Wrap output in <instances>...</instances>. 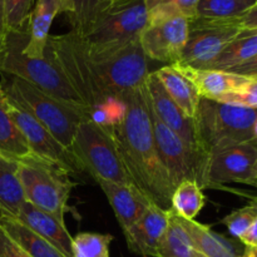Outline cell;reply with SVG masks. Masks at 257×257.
I'll return each instance as SVG.
<instances>
[{
  "label": "cell",
  "instance_id": "10",
  "mask_svg": "<svg viewBox=\"0 0 257 257\" xmlns=\"http://www.w3.org/2000/svg\"><path fill=\"white\" fill-rule=\"evenodd\" d=\"M241 32L242 28L238 18L225 20L191 19L187 43L180 60L175 64L205 69Z\"/></svg>",
  "mask_w": 257,
  "mask_h": 257
},
{
  "label": "cell",
  "instance_id": "20",
  "mask_svg": "<svg viewBox=\"0 0 257 257\" xmlns=\"http://www.w3.org/2000/svg\"><path fill=\"white\" fill-rule=\"evenodd\" d=\"M15 218L52 243L63 255L72 257L73 237L68 232L67 226L58 221L54 216L39 210L32 203L25 202Z\"/></svg>",
  "mask_w": 257,
  "mask_h": 257
},
{
  "label": "cell",
  "instance_id": "42",
  "mask_svg": "<svg viewBox=\"0 0 257 257\" xmlns=\"http://www.w3.org/2000/svg\"><path fill=\"white\" fill-rule=\"evenodd\" d=\"M132 2V0H103L105 7V13H108L109 10L114 9V8L122 7V5L127 4V3Z\"/></svg>",
  "mask_w": 257,
  "mask_h": 257
},
{
  "label": "cell",
  "instance_id": "2",
  "mask_svg": "<svg viewBox=\"0 0 257 257\" xmlns=\"http://www.w3.org/2000/svg\"><path fill=\"white\" fill-rule=\"evenodd\" d=\"M0 87L8 100L34 117L63 147L72 152L78 125L88 119L87 109L60 102L25 80L5 73Z\"/></svg>",
  "mask_w": 257,
  "mask_h": 257
},
{
  "label": "cell",
  "instance_id": "39",
  "mask_svg": "<svg viewBox=\"0 0 257 257\" xmlns=\"http://www.w3.org/2000/svg\"><path fill=\"white\" fill-rule=\"evenodd\" d=\"M230 72L236 73V74L245 75V77H253L257 78V55L253 58H251L250 60H247L243 64L238 65V67L233 68Z\"/></svg>",
  "mask_w": 257,
  "mask_h": 257
},
{
  "label": "cell",
  "instance_id": "45",
  "mask_svg": "<svg viewBox=\"0 0 257 257\" xmlns=\"http://www.w3.org/2000/svg\"><path fill=\"white\" fill-rule=\"evenodd\" d=\"M255 2H257V0H255Z\"/></svg>",
  "mask_w": 257,
  "mask_h": 257
},
{
  "label": "cell",
  "instance_id": "22",
  "mask_svg": "<svg viewBox=\"0 0 257 257\" xmlns=\"http://www.w3.org/2000/svg\"><path fill=\"white\" fill-rule=\"evenodd\" d=\"M180 221L196 250L203 257H241L242 252H238L235 243L211 230L210 226L182 217H180Z\"/></svg>",
  "mask_w": 257,
  "mask_h": 257
},
{
  "label": "cell",
  "instance_id": "33",
  "mask_svg": "<svg viewBox=\"0 0 257 257\" xmlns=\"http://www.w3.org/2000/svg\"><path fill=\"white\" fill-rule=\"evenodd\" d=\"M125 104L120 97H109L88 113V119L102 127H115L124 119Z\"/></svg>",
  "mask_w": 257,
  "mask_h": 257
},
{
  "label": "cell",
  "instance_id": "26",
  "mask_svg": "<svg viewBox=\"0 0 257 257\" xmlns=\"http://www.w3.org/2000/svg\"><path fill=\"white\" fill-rule=\"evenodd\" d=\"M255 55H257V28L242 29V32L205 69L230 72Z\"/></svg>",
  "mask_w": 257,
  "mask_h": 257
},
{
  "label": "cell",
  "instance_id": "41",
  "mask_svg": "<svg viewBox=\"0 0 257 257\" xmlns=\"http://www.w3.org/2000/svg\"><path fill=\"white\" fill-rule=\"evenodd\" d=\"M238 240L248 247H257V217L252 222V225L240 236Z\"/></svg>",
  "mask_w": 257,
  "mask_h": 257
},
{
  "label": "cell",
  "instance_id": "13",
  "mask_svg": "<svg viewBox=\"0 0 257 257\" xmlns=\"http://www.w3.org/2000/svg\"><path fill=\"white\" fill-rule=\"evenodd\" d=\"M190 33V20L168 17L148 20L140 35V43L147 59L175 64L180 60Z\"/></svg>",
  "mask_w": 257,
  "mask_h": 257
},
{
  "label": "cell",
  "instance_id": "11",
  "mask_svg": "<svg viewBox=\"0 0 257 257\" xmlns=\"http://www.w3.org/2000/svg\"><path fill=\"white\" fill-rule=\"evenodd\" d=\"M148 24L145 0H132L105 13L84 38L89 49L117 47L140 39Z\"/></svg>",
  "mask_w": 257,
  "mask_h": 257
},
{
  "label": "cell",
  "instance_id": "3",
  "mask_svg": "<svg viewBox=\"0 0 257 257\" xmlns=\"http://www.w3.org/2000/svg\"><path fill=\"white\" fill-rule=\"evenodd\" d=\"M257 109L201 98L195 115L198 147L210 153L253 142Z\"/></svg>",
  "mask_w": 257,
  "mask_h": 257
},
{
  "label": "cell",
  "instance_id": "30",
  "mask_svg": "<svg viewBox=\"0 0 257 257\" xmlns=\"http://www.w3.org/2000/svg\"><path fill=\"white\" fill-rule=\"evenodd\" d=\"M74 10L69 14L73 32L85 38L98 20L105 14L103 0H73Z\"/></svg>",
  "mask_w": 257,
  "mask_h": 257
},
{
  "label": "cell",
  "instance_id": "29",
  "mask_svg": "<svg viewBox=\"0 0 257 257\" xmlns=\"http://www.w3.org/2000/svg\"><path fill=\"white\" fill-rule=\"evenodd\" d=\"M257 4L255 0H200L196 18L201 19H235Z\"/></svg>",
  "mask_w": 257,
  "mask_h": 257
},
{
  "label": "cell",
  "instance_id": "7",
  "mask_svg": "<svg viewBox=\"0 0 257 257\" xmlns=\"http://www.w3.org/2000/svg\"><path fill=\"white\" fill-rule=\"evenodd\" d=\"M72 152L95 181H109L118 185L132 183L112 127H102L89 119L82 120L75 132Z\"/></svg>",
  "mask_w": 257,
  "mask_h": 257
},
{
  "label": "cell",
  "instance_id": "28",
  "mask_svg": "<svg viewBox=\"0 0 257 257\" xmlns=\"http://www.w3.org/2000/svg\"><path fill=\"white\" fill-rule=\"evenodd\" d=\"M205 203L206 196L195 181H183L178 183L171 198V208L185 220H195Z\"/></svg>",
  "mask_w": 257,
  "mask_h": 257
},
{
  "label": "cell",
  "instance_id": "35",
  "mask_svg": "<svg viewBox=\"0 0 257 257\" xmlns=\"http://www.w3.org/2000/svg\"><path fill=\"white\" fill-rule=\"evenodd\" d=\"M257 217V198L250 205L242 208L232 211L230 215L226 216L222 220V223L228 228L230 233L236 238L240 236L252 225Z\"/></svg>",
  "mask_w": 257,
  "mask_h": 257
},
{
  "label": "cell",
  "instance_id": "9",
  "mask_svg": "<svg viewBox=\"0 0 257 257\" xmlns=\"http://www.w3.org/2000/svg\"><path fill=\"white\" fill-rule=\"evenodd\" d=\"M150 109L158 153L173 187L176 188V186L183 181H195L202 190L208 188L207 153L188 146L165 123L161 122L157 114L153 112L152 105Z\"/></svg>",
  "mask_w": 257,
  "mask_h": 257
},
{
  "label": "cell",
  "instance_id": "37",
  "mask_svg": "<svg viewBox=\"0 0 257 257\" xmlns=\"http://www.w3.org/2000/svg\"><path fill=\"white\" fill-rule=\"evenodd\" d=\"M0 257H30L0 225Z\"/></svg>",
  "mask_w": 257,
  "mask_h": 257
},
{
  "label": "cell",
  "instance_id": "27",
  "mask_svg": "<svg viewBox=\"0 0 257 257\" xmlns=\"http://www.w3.org/2000/svg\"><path fill=\"white\" fill-rule=\"evenodd\" d=\"M170 225L157 248V257H203L196 250L177 213L171 208Z\"/></svg>",
  "mask_w": 257,
  "mask_h": 257
},
{
  "label": "cell",
  "instance_id": "24",
  "mask_svg": "<svg viewBox=\"0 0 257 257\" xmlns=\"http://www.w3.org/2000/svg\"><path fill=\"white\" fill-rule=\"evenodd\" d=\"M29 156V146L10 115L8 100L0 87V157L18 162Z\"/></svg>",
  "mask_w": 257,
  "mask_h": 257
},
{
  "label": "cell",
  "instance_id": "12",
  "mask_svg": "<svg viewBox=\"0 0 257 257\" xmlns=\"http://www.w3.org/2000/svg\"><path fill=\"white\" fill-rule=\"evenodd\" d=\"M208 188H223L226 183L240 182L257 187V145L241 143L208 155Z\"/></svg>",
  "mask_w": 257,
  "mask_h": 257
},
{
  "label": "cell",
  "instance_id": "36",
  "mask_svg": "<svg viewBox=\"0 0 257 257\" xmlns=\"http://www.w3.org/2000/svg\"><path fill=\"white\" fill-rule=\"evenodd\" d=\"M218 102L257 109V78L247 77L241 87H238L235 92L225 95Z\"/></svg>",
  "mask_w": 257,
  "mask_h": 257
},
{
  "label": "cell",
  "instance_id": "23",
  "mask_svg": "<svg viewBox=\"0 0 257 257\" xmlns=\"http://www.w3.org/2000/svg\"><path fill=\"white\" fill-rule=\"evenodd\" d=\"M25 202L18 162L0 157V215L17 217Z\"/></svg>",
  "mask_w": 257,
  "mask_h": 257
},
{
  "label": "cell",
  "instance_id": "21",
  "mask_svg": "<svg viewBox=\"0 0 257 257\" xmlns=\"http://www.w3.org/2000/svg\"><path fill=\"white\" fill-rule=\"evenodd\" d=\"M155 73L173 102L188 118L193 119L201 99L195 85L173 64L165 65Z\"/></svg>",
  "mask_w": 257,
  "mask_h": 257
},
{
  "label": "cell",
  "instance_id": "4",
  "mask_svg": "<svg viewBox=\"0 0 257 257\" xmlns=\"http://www.w3.org/2000/svg\"><path fill=\"white\" fill-rule=\"evenodd\" d=\"M28 38V29L24 32H9L4 55L0 60V72L20 78L50 97L73 107L87 109L89 113L49 55L45 54L44 59H34L24 54L23 50Z\"/></svg>",
  "mask_w": 257,
  "mask_h": 257
},
{
  "label": "cell",
  "instance_id": "32",
  "mask_svg": "<svg viewBox=\"0 0 257 257\" xmlns=\"http://www.w3.org/2000/svg\"><path fill=\"white\" fill-rule=\"evenodd\" d=\"M112 235L80 232L72 238V257H110Z\"/></svg>",
  "mask_w": 257,
  "mask_h": 257
},
{
  "label": "cell",
  "instance_id": "40",
  "mask_svg": "<svg viewBox=\"0 0 257 257\" xmlns=\"http://www.w3.org/2000/svg\"><path fill=\"white\" fill-rule=\"evenodd\" d=\"M238 23H240L242 29H255L257 28V4L253 5L251 9L243 15L238 18Z\"/></svg>",
  "mask_w": 257,
  "mask_h": 257
},
{
  "label": "cell",
  "instance_id": "14",
  "mask_svg": "<svg viewBox=\"0 0 257 257\" xmlns=\"http://www.w3.org/2000/svg\"><path fill=\"white\" fill-rule=\"evenodd\" d=\"M8 107H9V113L13 120L19 128L22 135L24 136L32 155L60 166L69 175L70 173L78 175V173L84 172V168L77 160V157L70 151L63 147L53 137L52 133L48 132L34 117H32L23 108L10 100H8Z\"/></svg>",
  "mask_w": 257,
  "mask_h": 257
},
{
  "label": "cell",
  "instance_id": "1",
  "mask_svg": "<svg viewBox=\"0 0 257 257\" xmlns=\"http://www.w3.org/2000/svg\"><path fill=\"white\" fill-rule=\"evenodd\" d=\"M119 97L125 104V115L120 124L112 128L131 182L151 202L162 210H171L175 187L161 161L153 135L147 84Z\"/></svg>",
  "mask_w": 257,
  "mask_h": 257
},
{
  "label": "cell",
  "instance_id": "15",
  "mask_svg": "<svg viewBox=\"0 0 257 257\" xmlns=\"http://www.w3.org/2000/svg\"><path fill=\"white\" fill-rule=\"evenodd\" d=\"M147 90L153 112L157 114L161 122L165 123L171 131H173L188 146L196 148V150H200L197 135H196L195 119L188 118L180 109V107L173 102L155 72L150 73V75H148Z\"/></svg>",
  "mask_w": 257,
  "mask_h": 257
},
{
  "label": "cell",
  "instance_id": "6",
  "mask_svg": "<svg viewBox=\"0 0 257 257\" xmlns=\"http://www.w3.org/2000/svg\"><path fill=\"white\" fill-rule=\"evenodd\" d=\"M87 50L100 87L108 98L119 97L122 93L147 84L151 72L140 39L103 49H89L87 45Z\"/></svg>",
  "mask_w": 257,
  "mask_h": 257
},
{
  "label": "cell",
  "instance_id": "44",
  "mask_svg": "<svg viewBox=\"0 0 257 257\" xmlns=\"http://www.w3.org/2000/svg\"><path fill=\"white\" fill-rule=\"evenodd\" d=\"M253 143H256L257 145V118L255 122V127H253Z\"/></svg>",
  "mask_w": 257,
  "mask_h": 257
},
{
  "label": "cell",
  "instance_id": "25",
  "mask_svg": "<svg viewBox=\"0 0 257 257\" xmlns=\"http://www.w3.org/2000/svg\"><path fill=\"white\" fill-rule=\"evenodd\" d=\"M0 225L30 257H67L18 218L0 215Z\"/></svg>",
  "mask_w": 257,
  "mask_h": 257
},
{
  "label": "cell",
  "instance_id": "18",
  "mask_svg": "<svg viewBox=\"0 0 257 257\" xmlns=\"http://www.w3.org/2000/svg\"><path fill=\"white\" fill-rule=\"evenodd\" d=\"M95 182L102 188L108 202L112 206L123 233L140 221L148 206L152 203L132 183L118 185L103 180H97Z\"/></svg>",
  "mask_w": 257,
  "mask_h": 257
},
{
  "label": "cell",
  "instance_id": "8",
  "mask_svg": "<svg viewBox=\"0 0 257 257\" xmlns=\"http://www.w3.org/2000/svg\"><path fill=\"white\" fill-rule=\"evenodd\" d=\"M45 54L62 70L88 109L108 99L93 69L84 38L73 30L67 34L49 35Z\"/></svg>",
  "mask_w": 257,
  "mask_h": 257
},
{
  "label": "cell",
  "instance_id": "17",
  "mask_svg": "<svg viewBox=\"0 0 257 257\" xmlns=\"http://www.w3.org/2000/svg\"><path fill=\"white\" fill-rule=\"evenodd\" d=\"M170 225V213L155 203L148 206L145 215L124 232L125 242L132 252L143 257H157V248Z\"/></svg>",
  "mask_w": 257,
  "mask_h": 257
},
{
  "label": "cell",
  "instance_id": "31",
  "mask_svg": "<svg viewBox=\"0 0 257 257\" xmlns=\"http://www.w3.org/2000/svg\"><path fill=\"white\" fill-rule=\"evenodd\" d=\"M148 10V20L168 17H183L195 19L200 0H145Z\"/></svg>",
  "mask_w": 257,
  "mask_h": 257
},
{
  "label": "cell",
  "instance_id": "5",
  "mask_svg": "<svg viewBox=\"0 0 257 257\" xmlns=\"http://www.w3.org/2000/svg\"><path fill=\"white\" fill-rule=\"evenodd\" d=\"M18 172L27 202L65 225V213L75 183L60 166L32 155L18 161Z\"/></svg>",
  "mask_w": 257,
  "mask_h": 257
},
{
  "label": "cell",
  "instance_id": "43",
  "mask_svg": "<svg viewBox=\"0 0 257 257\" xmlns=\"http://www.w3.org/2000/svg\"><path fill=\"white\" fill-rule=\"evenodd\" d=\"M241 257H257V247H248V246H245L242 253H241Z\"/></svg>",
  "mask_w": 257,
  "mask_h": 257
},
{
  "label": "cell",
  "instance_id": "16",
  "mask_svg": "<svg viewBox=\"0 0 257 257\" xmlns=\"http://www.w3.org/2000/svg\"><path fill=\"white\" fill-rule=\"evenodd\" d=\"M74 10L73 0H38L30 13L28 24V43L24 54L34 59H44L50 28L55 17L59 14H72Z\"/></svg>",
  "mask_w": 257,
  "mask_h": 257
},
{
  "label": "cell",
  "instance_id": "34",
  "mask_svg": "<svg viewBox=\"0 0 257 257\" xmlns=\"http://www.w3.org/2000/svg\"><path fill=\"white\" fill-rule=\"evenodd\" d=\"M33 0H4L7 27L9 32H24L28 29Z\"/></svg>",
  "mask_w": 257,
  "mask_h": 257
},
{
  "label": "cell",
  "instance_id": "38",
  "mask_svg": "<svg viewBox=\"0 0 257 257\" xmlns=\"http://www.w3.org/2000/svg\"><path fill=\"white\" fill-rule=\"evenodd\" d=\"M9 30L7 27V17H5V8L4 0H0V60L5 52V45H7V39Z\"/></svg>",
  "mask_w": 257,
  "mask_h": 257
},
{
  "label": "cell",
  "instance_id": "19",
  "mask_svg": "<svg viewBox=\"0 0 257 257\" xmlns=\"http://www.w3.org/2000/svg\"><path fill=\"white\" fill-rule=\"evenodd\" d=\"M193 85L201 98L221 100L225 95L235 92L247 79L245 75L226 70L196 69L187 65L173 64Z\"/></svg>",
  "mask_w": 257,
  "mask_h": 257
}]
</instances>
